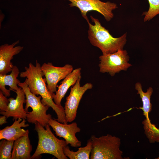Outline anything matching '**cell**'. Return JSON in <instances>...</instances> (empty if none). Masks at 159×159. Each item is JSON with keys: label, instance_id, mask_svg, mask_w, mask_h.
<instances>
[{"label": "cell", "instance_id": "obj_1", "mask_svg": "<svg viewBox=\"0 0 159 159\" xmlns=\"http://www.w3.org/2000/svg\"><path fill=\"white\" fill-rule=\"evenodd\" d=\"M41 66L37 60L35 65L30 63L28 67H25V71L20 72L19 76L21 78H26L24 81L30 90L36 95L41 97V101L43 105L48 106L54 111L57 117L56 120L60 122L67 124L64 108L55 103L48 90L45 79L43 77L44 75Z\"/></svg>", "mask_w": 159, "mask_h": 159}, {"label": "cell", "instance_id": "obj_2", "mask_svg": "<svg viewBox=\"0 0 159 159\" xmlns=\"http://www.w3.org/2000/svg\"><path fill=\"white\" fill-rule=\"evenodd\" d=\"M92 24L87 22L88 39L91 44L100 49L102 54L114 53L119 49H123L126 42V33L118 38L113 37L108 30L102 26L99 20L90 16Z\"/></svg>", "mask_w": 159, "mask_h": 159}, {"label": "cell", "instance_id": "obj_3", "mask_svg": "<svg viewBox=\"0 0 159 159\" xmlns=\"http://www.w3.org/2000/svg\"><path fill=\"white\" fill-rule=\"evenodd\" d=\"M35 128L38 136V144L31 159L39 157L42 154H51L58 159H67L64 154L63 148L68 144L65 140L57 138L52 133L49 124L45 129L39 122L34 123Z\"/></svg>", "mask_w": 159, "mask_h": 159}, {"label": "cell", "instance_id": "obj_4", "mask_svg": "<svg viewBox=\"0 0 159 159\" xmlns=\"http://www.w3.org/2000/svg\"><path fill=\"white\" fill-rule=\"evenodd\" d=\"M92 142L91 159H122V152L120 149V139L115 136L107 134L90 138Z\"/></svg>", "mask_w": 159, "mask_h": 159}, {"label": "cell", "instance_id": "obj_5", "mask_svg": "<svg viewBox=\"0 0 159 159\" xmlns=\"http://www.w3.org/2000/svg\"><path fill=\"white\" fill-rule=\"evenodd\" d=\"M18 86L23 89L25 93L26 105L24 109L27 112V121L34 124L37 122L45 127L48 124L49 119L52 118L50 114H47L49 107L43 104L40 95L37 96L30 91L25 81L23 82H20Z\"/></svg>", "mask_w": 159, "mask_h": 159}, {"label": "cell", "instance_id": "obj_6", "mask_svg": "<svg viewBox=\"0 0 159 159\" xmlns=\"http://www.w3.org/2000/svg\"><path fill=\"white\" fill-rule=\"evenodd\" d=\"M99 59L100 72L108 73L111 76L122 70H127L132 66L128 62L129 57L127 52L123 49H119L112 54H102Z\"/></svg>", "mask_w": 159, "mask_h": 159}, {"label": "cell", "instance_id": "obj_7", "mask_svg": "<svg viewBox=\"0 0 159 159\" xmlns=\"http://www.w3.org/2000/svg\"><path fill=\"white\" fill-rule=\"evenodd\" d=\"M71 2L70 7H76L87 22L89 21L87 16L88 12L96 11L102 14L107 21L113 17L112 11L117 8L116 4L110 1L104 2L100 0H67Z\"/></svg>", "mask_w": 159, "mask_h": 159}, {"label": "cell", "instance_id": "obj_8", "mask_svg": "<svg viewBox=\"0 0 159 159\" xmlns=\"http://www.w3.org/2000/svg\"><path fill=\"white\" fill-rule=\"evenodd\" d=\"M81 77L77 80L73 86L70 89L69 95L66 98L64 107L67 122H71L76 117L77 109L83 95L88 90L92 89V84L87 83L82 86L80 85Z\"/></svg>", "mask_w": 159, "mask_h": 159}, {"label": "cell", "instance_id": "obj_9", "mask_svg": "<svg viewBox=\"0 0 159 159\" xmlns=\"http://www.w3.org/2000/svg\"><path fill=\"white\" fill-rule=\"evenodd\" d=\"M41 69L52 97L57 91L58 83L73 70V66L70 64H66L62 67H57L54 66L51 62L44 63L41 66Z\"/></svg>", "mask_w": 159, "mask_h": 159}, {"label": "cell", "instance_id": "obj_10", "mask_svg": "<svg viewBox=\"0 0 159 159\" xmlns=\"http://www.w3.org/2000/svg\"><path fill=\"white\" fill-rule=\"evenodd\" d=\"M48 124L55 132L57 136L62 137L67 144L71 146L78 147L81 146V142L76 136V134L80 132L81 129L77 126L76 122L69 124L61 123L52 118L48 122Z\"/></svg>", "mask_w": 159, "mask_h": 159}, {"label": "cell", "instance_id": "obj_11", "mask_svg": "<svg viewBox=\"0 0 159 159\" xmlns=\"http://www.w3.org/2000/svg\"><path fill=\"white\" fill-rule=\"evenodd\" d=\"M16 98L10 97L8 108L6 111H0V114L6 116L7 118L13 117V120L20 118L26 119L27 112L23 107V104L26 103V96L23 89L19 87L16 91Z\"/></svg>", "mask_w": 159, "mask_h": 159}, {"label": "cell", "instance_id": "obj_12", "mask_svg": "<svg viewBox=\"0 0 159 159\" xmlns=\"http://www.w3.org/2000/svg\"><path fill=\"white\" fill-rule=\"evenodd\" d=\"M19 42V40L11 44H6L0 47V74L6 75L11 71L13 65L11 62L14 55L19 53L23 47L16 45Z\"/></svg>", "mask_w": 159, "mask_h": 159}, {"label": "cell", "instance_id": "obj_13", "mask_svg": "<svg viewBox=\"0 0 159 159\" xmlns=\"http://www.w3.org/2000/svg\"><path fill=\"white\" fill-rule=\"evenodd\" d=\"M19 118L14 120L13 124L10 126L5 127L0 130V140L5 139L9 140L15 141L24 135L29 131L25 130L21 127H26L29 126L26 124L25 119Z\"/></svg>", "mask_w": 159, "mask_h": 159}, {"label": "cell", "instance_id": "obj_14", "mask_svg": "<svg viewBox=\"0 0 159 159\" xmlns=\"http://www.w3.org/2000/svg\"><path fill=\"white\" fill-rule=\"evenodd\" d=\"M81 68L73 70L68 74L58 86V90L52 96L56 104L61 106V101L69 87L74 85L79 78L81 77Z\"/></svg>", "mask_w": 159, "mask_h": 159}, {"label": "cell", "instance_id": "obj_15", "mask_svg": "<svg viewBox=\"0 0 159 159\" xmlns=\"http://www.w3.org/2000/svg\"><path fill=\"white\" fill-rule=\"evenodd\" d=\"M29 131L24 135L14 141L11 159H31L32 146L29 137Z\"/></svg>", "mask_w": 159, "mask_h": 159}, {"label": "cell", "instance_id": "obj_16", "mask_svg": "<svg viewBox=\"0 0 159 159\" xmlns=\"http://www.w3.org/2000/svg\"><path fill=\"white\" fill-rule=\"evenodd\" d=\"M19 74L18 67L14 65L10 74H0V90L6 96H10L11 90L15 92L19 88L17 85L20 81L17 77Z\"/></svg>", "mask_w": 159, "mask_h": 159}, {"label": "cell", "instance_id": "obj_17", "mask_svg": "<svg viewBox=\"0 0 159 159\" xmlns=\"http://www.w3.org/2000/svg\"><path fill=\"white\" fill-rule=\"evenodd\" d=\"M135 88L138 91V94H139L142 102L143 107H140L139 109L143 111V114L146 117V120L149 124L151 122L149 117V113L152 110V104L150 102V98L153 92V89L150 87L147 89V91L144 92L142 89L141 84L137 82L135 85Z\"/></svg>", "mask_w": 159, "mask_h": 159}, {"label": "cell", "instance_id": "obj_18", "mask_svg": "<svg viewBox=\"0 0 159 159\" xmlns=\"http://www.w3.org/2000/svg\"><path fill=\"white\" fill-rule=\"evenodd\" d=\"M92 142L91 138L88 139L86 146L80 147L76 152L71 150L67 145L64 147V154L70 159H89L92 149Z\"/></svg>", "mask_w": 159, "mask_h": 159}, {"label": "cell", "instance_id": "obj_19", "mask_svg": "<svg viewBox=\"0 0 159 159\" xmlns=\"http://www.w3.org/2000/svg\"><path fill=\"white\" fill-rule=\"evenodd\" d=\"M145 133L150 143L159 142V129L152 123L149 124L146 119L143 122Z\"/></svg>", "mask_w": 159, "mask_h": 159}, {"label": "cell", "instance_id": "obj_20", "mask_svg": "<svg viewBox=\"0 0 159 159\" xmlns=\"http://www.w3.org/2000/svg\"><path fill=\"white\" fill-rule=\"evenodd\" d=\"M14 141L2 139L0 142V159H11V150Z\"/></svg>", "mask_w": 159, "mask_h": 159}, {"label": "cell", "instance_id": "obj_21", "mask_svg": "<svg viewBox=\"0 0 159 159\" xmlns=\"http://www.w3.org/2000/svg\"><path fill=\"white\" fill-rule=\"evenodd\" d=\"M149 4V8L147 11L144 12L145 15L144 21H149L157 15L159 14V0H148Z\"/></svg>", "mask_w": 159, "mask_h": 159}, {"label": "cell", "instance_id": "obj_22", "mask_svg": "<svg viewBox=\"0 0 159 159\" xmlns=\"http://www.w3.org/2000/svg\"><path fill=\"white\" fill-rule=\"evenodd\" d=\"M0 90V110L1 111H6L7 110L9 101L7 98Z\"/></svg>", "mask_w": 159, "mask_h": 159}, {"label": "cell", "instance_id": "obj_23", "mask_svg": "<svg viewBox=\"0 0 159 159\" xmlns=\"http://www.w3.org/2000/svg\"><path fill=\"white\" fill-rule=\"evenodd\" d=\"M7 117L4 115L1 116L0 117V125H2L3 124L6 123L7 122L6 121Z\"/></svg>", "mask_w": 159, "mask_h": 159}]
</instances>
